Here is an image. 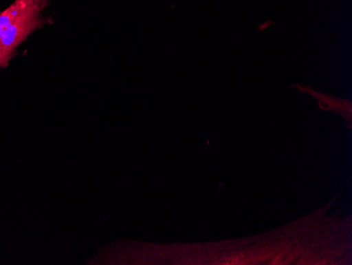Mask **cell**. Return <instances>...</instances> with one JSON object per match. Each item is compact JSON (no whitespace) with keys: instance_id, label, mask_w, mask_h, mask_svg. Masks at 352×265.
I'll return each instance as SVG.
<instances>
[{"instance_id":"1","label":"cell","mask_w":352,"mask_h":265,"mask_svg":"<svg viewBox=\"0 0 352 265\" xmlns=\"http://www.w3.org/2000/svg\"><path fill=\"white\" fill-rule=\"evenodd\" d=\"M45 7L35 0H14L0 11V70L7 68L19 47L47 23Z\"/></svg>"},{"instance_id":"2","label":"cell","mask_w":352,"mask_h":265,"mask_svg":"<svg viewBox=\"0 0 352 265\" xmlns=\"http://www.w3.org/2000/svg\"><path fill=\"white\" fill-rule=\"evenodd\" d=\"M35 1L45 6H47V3H50V0H35Z\"/></svg>"}]
</instances>
